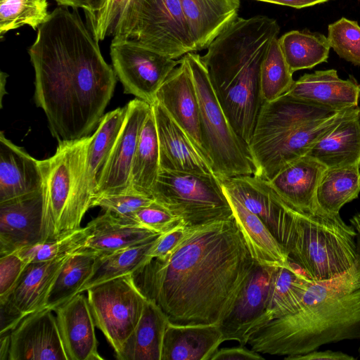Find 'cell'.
Here are the masks:
<instances>
[{"instance_id": "1", "label": "cell", "mask_w": 360, "mask_h": 360, "mask_svg": "<svg viewBox=\"0 0 360 360\" xmlns=\"http://www.w3.org/2000/svg\"><path fill=\"white\" fill-rule=\"evenodd\" d=\"M259 264L233 216L186 226L174 250L150 259L131 276L169 323L220 324Z\"/></svg>"}, {"instance_id": "2", "label": "cell", "mask_w": 360, "mask_h": 360, "mask_svg": "<svg viewBox=\"0 0 360 360\" xmlns=\"http://www.w3.org/2000/svg\"><path fill=\"white\" fill-rule=\"evenodd\" d=\"M34 70V101L58 142L90 135L115 90L117 76L77 8L58 6L28 49Z\"/></svg>"}, {"instance_id": "3", "label": "cell", "mask_w": 360, "mask_h": 360, "mask_svg": "<svg viewBox=\"0 0 360 360\" xmlns=\"http://www.w3.org/2000/svg\"><path fill=\"white\" fill-rule=\"evenodd\" d=\"M279 31L276 20L267 16L238 17L200 56L229 122L248 146L264 102L262 64Z\"/></svg>"}, {"instance_id": "4", "label": "cell", "mask_w": 360, "mask_h": 360, "mask_svg": "<svg viewBox=\"0 0 360 360\" xmlns=\"http://www.w3.org/2000/svg\"><path fill=\"white\" fill-rule=\"evenodd\" d=\"M358 108L335 110L287 94L264 101L248 144L254 175L269 181Z\"/></svg>"}, {"instance_id": "5", "label": "cell", "mask_w": 360, "mask_h": 360, "mask_svg": "<svg viewBox=\"0 0 360 360\" xmlns=\"http://www.w3.org/2000/svg\"><path fill=\"white\" fill-rule=\"evenodd\" d=\"M353 339H360V288L273 319L254 330L247 345L260 354L292 356Z\"/></svg>"}, {"instance_id": "6", "label": "cell", "mask_w": 360, "mask_h": 360, "mask_svg": "<svg viewBox=\"0 0 360 360\" xmlns=\"http://www.w3.org/2000/svg\"><path fill=\"white\" fill-rule=\"evenodd\" d=\"M357 233L340 214L320 207L302 210L291 205L281 247L290 261L312 281L338 276L358 257Z\"/></svg>"}, {"instance_id": "7", "label": "cell", "mask_w": 360, "mask_h": 360, "mask_svg": "<svg viewBox=\"0 0 360 360\" xmlns=\"http://www.w3.org/2000/svg\"><path fill=\"white\" fill-rule=\"evenodd\" d=\"M91 139L89 135L59 142L53 156L39 160L43 179L42 241L57 239L81 228L85 213L79 202V182Z\"/></svg>"}, {"instance_id": "8", "label": "cell", "mask_w": 360, "mask_h": 360, "mask_svg": "<svg viewBox=\"0 0 360 360\" xmlns=\"http://www.w3.org/2000/svg\"><path fill=\"white\" fill-rule=\"evenodd\" d=\"M184 56L198 96L203 148L214 174L220 179L254 175L255 167L248 146L229 122L200 56L190 52Z\"/></svg>"}, {"instance_id": "9", "label": "cell", "mask_w": 360, "mask_h": 360, "mask_svg": "<svg viewBox=\"0 0 360 360\" xmlns=\"http://www.w3.org/2000/svg\"><path fill=\"white\" fill-rule=\"evenodd\" d=\"M151 197L177 216L185 226L233 216L221 180L215 174L160 169Z\"/></svg>"}, {"instance_id": "10", "label": "cell", "mask_w": 360, "mask_h": 360, "mask_svg": "<svg viewBox=\"0 0 360 360\" xmlns=\"http://www.w3.org/2000/svg\"><path fill=\"white\" fill-rule=\"evenodd\" d=\"M86 292L96 326L117 353L138 324L147 299L131 275L103 282Z\"/></svg>"}, {"instance_id": "11", "label": "cell", "mask_w": 360, "mask_h": 360, "mask_svg": "<svg viewBox=\"0 0 360 360\" xmlns=\"http://www.w3.org/2000/svg\"><path fill=\"white\" fill-rule=\"evenodd\" d=\"M114 72L125 94L150 105L162 84L180 63L136 40L114 37L110 44Z\"/></svg>"}, {"instance_id": "12", "label": "cell", "mask_w": 360, "mask_h": 360, "mask_svg": "<svg viewBox=\"0 0 360 360\" xmlns=\"http://www.w3.org/2000/svg\"><path fill=\"white\" fill-rule=\"evenodd\" d=\"M129 39L172 59L195 52L180 0H139Z\"/></svg>"}, {"instance_id": "13", "label": "cell", "mask_w": 360, "mask_h": 360, "mask_svg": "<svg viewBox=\"0 0 360 360\" xmlns=\"http://www.w3.org/2000/svg\"><path fill=\"white\" fill-rule=\"evenodd\" d=\"M73 252L51 261L26 265L12 290L0 300L1 335L9 333L25 317L41 309L53 279Z\"/></svg>"}, {"instance_id": "14", "label": "cell", "mask_w": 360, "mask_h": 360, "mask_svg": "<svg viewBox=\"0 0 360 360\" xmlns=\"http://www.w3.org/2000/svg\"><path fill=\"white\" fill-rule=\"evenodd\" d=\"M127 105L125 122L101 172L95 197L132 192L130 179L133 160L142 128L152 107L139 98L131 100Z\"/></svg>"}, {"instance_id": "15", "label": "cell", "mask_w": 360, "mask_h": 360, "mask_svg": "<svg viewBox=\"0 0 360 360\" xmlns=\"http://www.w3.org/2000/svg\"><path fill=\"white\" fill-rule=\"evenodd\" d=\"M53 311L32 313L9 332L7 360H68Z\"/></svg>"}, {"instance_id": "16", "label": "cell", "mask_w": 360, "mask_h": 360, "mask_svg": "<svg viewBox=\"0 0 360 360\" xmlns=\"http://www.w3.org/2000/svg\"><path fill=\"white\" fill-rule=\"evenodd\" d=\"M158 133L160 169L214 174L205 153L157 101L151 105Z\"/></svg>"}, {"instance_id": "17", "label": "cell", "mask_w": 360, "mask_h": 360, "mask_svg": "<svg viewBox=\"0 0 360 360\" xmlns=\"http://www.w3.org/2000/svg\"><path fill=\"white\" fill-rule=\"evenodd\" d=\"M220 180L226 191L261 219L281 245L291 205L275 191L269 181L255 175Z\"/></svg>"}, {"instance_id": "18", "label": "cell", "mask_w": 360, "mask_h": 360, "mask_svg": "<svg viewBox=\"0 0 360 360\" xmlns=\"http://www.w3.org/2000/svg\"><path fill=\"white\" fill-rule=\"evenodd\" d=\"M39 191L0 202V256L42 241Z\"/></svg>"}, {"instance_id": "19", "label": "cell", "mask_w": 360, "mask_h": 360, "mask_svg": "<svg viewBox=\"0 0 360 360\" xmlns=\"http://www.w3.org/2000/svg\"><path fill=\"white\" fill-rule=\"evenodd\" d=\"M278 266L259 264L239 295L230 314L220 323L224 341L246 345L266 309L271 281Z\"/></svg>"}, {"instance_id": "20", "label": "cell", "mask_w": 360, "mask_h": 360, "mask_svg": "<svg viewBox=\"0 0 360 360\" xmlns=\"http://www.w3.org/2000/svg\"><path fill=\"white\" fill-rule=\"evenodd\" d=\"M156 101L205 153L201 136L198 96L190 68L184 56L180 58L179 65L170 73L158 91Z\"/></svg>"}, {"instance_id": "21", "label": "cell", "mask_w": 360, "mask_h": 360, "mask_svg": "<svg viewBox=\"0 0 360 360\" xmlns=\"http://www.w3.org/2000/svg\"><path fill=\"white\" fill-rule=\"evenodd\" d=\"M68 360H101L87 296L79 293L54 309Z\"/></svg>"}, {"instance_id": "22", "label": "cell", "mask_w": 360, "mask_h": 360, "mask_svg": "<svg viewBox=\"0 0 360 360\" xmlns=\"http://www.w3.org/2000/svg\"><path fill=\"white\" fill-rule=\"evenodd\" d=\"M127 110L126 105L103 115L92 135L79 182V199L85 214L91 208L99 177L123 127Z\"/></svg>"}, {"instance_id": "23", "label": "cell", "mask_w": 360, "mask_h": 360, "mask_svg": "<svg viewBox=\"0 0 360 360\" xmlns=\"http://www.w3.org/2000/svg\"><path fill=\"white\" fill-rule=\"evenodd\" d=\"M293 97L340 110L358 106L360 85L355 79H340L334 69L304 74L286 93Z\"/></svg>"}, {"instance_id": "24", "label": "cell", "mask_w": 360, "mask_h": 360, "mask_svg": "<svg viewBox=\"0 0 360 360\" xmlns=\"http://www.w3.org/2000/svg\"><path fill=\"white\" fill-rule=\"evenodd\" d=\"M39 160L0 134V202L42 189Z\"/></svg>"}, {"instance_id": "25", "label": "cell", "mask_w": 360, "mask_h": 360, "mask_svg": "<svg viewBox=\"0 0 360 360\" xmlns=\"http://www.w3.org/2000/svg\"><path fill=\"white\" fill-rule=\"evenodd\" d=\"M327 167L306 155L284 166L269 181L275 191L288 204L302 210L319 208L316 193Z\"/></svg>"}, {"instance_id": "26", "label": "cell", "mask_w": 360, "mask_h": 360, "mask_svg": "<svg viewBox=\"0 0 360 360\" xmlns=\"http://www.w3.org/2000/svg\"><path fill=\"white\" fill-rule=\"evenodd\" d=\"M224 342L219 324L181 326L168 322L161 360H210Z\"/></svg>"}, {"instance_id": "27", "label": "cell", "mask_w": 360, "mask_h": 360, "mask_svg": "<svg viewBox=\"0 0 360 360\" xmlns=\"http://www.w3.org/2000/svg\"><path fill=\"white\" fill-rule=\"evenodd\" d=\"M195 51L207 49L238 17L240 0H180Z\"/></svg>"}, {"instance_id": "28", "label": "cell", "mask_w": 360, "mask_h": 360, "mask_svg": "<svg viewBox=\"0 0 360 360\" xmlns=\"http://www.w3.org/2000/svg\"><path fill=\"white\" fill-rule=\"evenodd\" d=\"M307 155L327 168L360 167V108L318 141Z\"/></svg>"}, {"instance_id": "29", "label": "cell", "mask_w": 360, "mask_h": 360, "mask_svg": "<svg viewBox=\"0 0 360 360\" xmlns=\"http://www.w3.org/2000/svg\"><path fill=\"white\" fill-rule=\"evenodd\" d=\"M88 236L82 248L102 254L133 246L162 233L124 220L108 211L87 224Z\"/></svg>"}, {"instance_id": "30", "label": "cell", "mask_w": 360, "mask_h": 360, "mask_svg": "<svg viewBox=\"0 0 360 360\" xmlns=\"http://www.w3.org/2000/svg\"><path fill=\"white\" fill-rule=\"evenodd\" d=\"M288 266L276 268L265 311L252 332L273 319L292 314L300 310L302 298L314 281L295 263L290 260Z\"/></svg>"}, {"instance_id": "31", "label": "cell", "mask_w": 360, "mask_h": 360, "mask_svg": "<svg viewBox=\"0 0 360 360\" xmlns=\"http://www.w3.org/2000/svg\"><path fill=\"white\" fill-rule=\"evenodd\" d=\"M168 320L162 311L147 300L135 329L115 354L119 360H161Z\"/></svg>"}, {"instance_id": "32", "label": "cell", "mask_w": 360, "mask_h": 360, "mask_svg": "<svg viewBox=\"0 0 360 360\" xmlns=\"http://www.w3.org/2000/svg\"><path fill=\"white\" fill-rule=\"evenodd\" d=\"M224 190L233 216L256 261L261 265L288 266V256L261 219L248 210L233 194L224 188Z\"/></svg>"}, {"instance_id": "33", "label": "cell", "mask_w": 360, "mask_h": 360, "mask_svg": "<svg viewBox=\"0 0 360 360\" xmlns=\"http://www.w3.org/2000/svg\"><path fill=\"white\" fill-rule=\"evenodd\" d=\"M98 253L83 249L74 251L60 268L41 309H54L78 295L91 275Z\"/></svg>"}, {"instance_id": "34", "label": "cell", "mask_w": 360, "mask_h": 360, "mask_svg": "<svg viewBox=\"0 0 360 360\" xmlns=\"http://www.w3.org/2000/svg\"><path fill=\"white\" fill-rule=\"evenodd\" d=\"M160 171L159 143L155 116L151 108L142 128L133 160L131 191L151 197Z\"/></svg>"}, {"instance_id": "35", "label": "cell", "mask_w": 360, "mask_h": 360, "mask_svg": "<svg viewBox=\"0 0 360 360\" xmlns=\"http://www.w3.org/2000/svg\"><path fill=\"white\" fill-rule=\"evenodd\" d=\"M159 236L133 246L99 254L91 275L78 294L103 282L131 275L150 259L149 251Z\"/></svg>"}, {"instance_id": "36", "label": "cell", "mask_w": 360, "mask_h": 360, "mask_svg": "<svg viewBox=\"0 0 360 360\" xmlns=\"http://www.w3.org/2000/svg\"><path fill=\"white\" fill-rule=\"evenodd\" d=\"M360 193V167L346 166L327 168L316 193L319 207L330 214H339L346 204Z\"/></svg>"}, {"instance_id": "37", "label": "cell", "mask_w": 360, "mask_h": 360, "mask_svg": "<svg viewBox=\"0 0 360 360\" xmlns=\"http://www.w3.org/2000/svg\"><path fill=\"white\" fill-rule=\"evenodd\" d=\"M285 60L293 73L309 69L325 62L330 45L323 34L307 31L292 30L278 38Z\"/></svg>"}, {"instance_id": "38", "label": "cell", "mask_w": 360, "mask_h": 360, "mask_svg": "<svg viewBox=\"0 0 360 360\" xmlns=\"http://www.w3.org/2000/svg\"><path fill=\"white\" fill-rule=\"evenodd\" d=\"M139 0H105L95 12L86 15V25L94 38L129 39Z\"/></svg>"}, {"instance_id": "39", "label": "cell", "mask_w": 360, "mask_h": 360, "mask_svg": "<svg viewBox=\"0 0 360 360\" xmlns=\"http://www.w3.org/2000/svg\"><path fill=\"white\" fill-rule=\"evenodd\" d=\"M292 74L277 37L271 43L261 67L260 88L264 101H272L285 94L294 82Z\"/></svg>"}, {"instance_id": "40", "label": "cell", "mask_w": 360, "mask_h": 360, "mask_svg": "<svg viewBox=\"0 0 360 360\" xmlns=\"http://www.w3.org/2000/svg\"><path fill=\"white\" fill-rule=\"evenodd\" d=\"M47 0H0V35L28 25L36 30L49 18Z\"/></svg>"}, {"instance_id": "41", "label": "cell", "mask_w": 360, "mask_h": 360, "mask_svg": "<svg viewBox=\"0 0 360 360\" xmlns=\"http://www.w3.org/2000/svg\"><path fill=\"white\" fill-rule=\"evenodd\" d=\"M87 226L57 239L46 240L15 251L27 264L55 259L82 248L88 236Z\"/></svg>"}, {"instance_id": "42", "label": "cell", "mask_w": 360, "mask_h": 360, "mask_svg": "<svg viewBox=\"0 0 360 360\" xmlns=\"http://www.w3.org/2000/svg\"><path fill=\"white\" fill-rule=\"evenodd\" d=\"M327 38L340 58L360 65V27L356 21L342 18L329 25Z\"/></svg>"}, {"instance_id": "43", "label": "cell", "mask_w": 360, "mask_h": 360, "mask_svg": "<svg viewBox=\"0 0 360 360\" xmlns=\"http://www.w3.org/2000/svg\"><path fill=\"white\" fill-rule=\"evenodd\" d=\"M153 201L151 197L127 192L96 196L92 201L91 207H100L104 211L110 212L124 220L132 221V217L139 209Z\"/></svg>"}, {"instance_id": "44", "label": "cell", "mask_w": 360, "mask_h": 360, "mask_svg": "<svg viewBox=\"0 0 360 360\" xmlns=\"http://www.w3.org/2000/svg\"><path fill=\"white\" fill-rule=\"evenodd\" d=\"M131 220L158 233H164L182 224L177 216L155 200L150 205L139 209L134 214Z\"/></svg>"}, {"instance_id": "45", "label": "cell", "mask_w": 360, "mask_h": 360, "mask_svg": "<svg viewBox=\"0 0 360 360\" xmlns=\"http://www.w3.org/2000/svg\"><path fill=\"white\" fill-rule=\"evenodd\" d=\"M27 264L17 252L0 256V300L12 290Z\"/></svg>"}, {"instance_id": "46", "label": "cell", "mask_w": 360, "mask_h": 360, "mask_svg": "<svg viewBox=\"0 0 360 360\" xmlns=\"http://www.w3.org/2000/svg\"><path fill=\"white\" fill-rule=\"evenodd\" d=\"M186 231V226L179 224L169 231L160 234L149 251V258L163 257L171 252L179 245Z\"/></svg>"}, {"instance_id": "47", "label": "cell", "mask_w": 360, "mask_h": 360, "mask_svg": "<svg viewBox=\"0 0 360 360\" xmlns=\"http://www.w3.org/2000/svg\"><path fill=\"white\" fill-rule=\"evenodd\" d=\"M263 360L260 353L248 349L245 345L218 349L210 360Z\"/></svg>"}, {"instance_id": "48", "label": "cell", "mask_w": 360, "mask_h": 360, "mask_svg": "<svg viewBox=\"0 0 360 360\" xmlns=\"http://www.w3.org/2000/svg\"><path fill=\"white\" fill-rule=\"evenodd\" d=\"M286 360H354L356 358L341 352L314 350L304 354L285 356Z\"/></svg>"}, {"instance_id": "49", "label": "cell", "mask_w": 360, "mask_h": 360, "mask_svg": "<svg viewBox=\"0 0 360 360\" xmlns=\"http://www.w3.org/2000/svg\"><path fill=\"white\" fill-rule=\"evenodd\" d=\"M276 4L282 6H287L296 8H301L321 4L328 0H257Z\"/></svg>"}, {"instance_id": "50", "label": "cell", "mask_w": 360, "mask_h": 360, "mask_svg": "<svg viewBox=\"0 0 360 360\" xmlns=\"http://www.w3.org/2000/svg\"><path fill=\"white\" fill-rule=\"evenodd\" d=\"M105 0H84L82 9L85 15H89L98 10L105 3Z\"/></svg>"}, {"instance_id": "51", "label": "cell", "mask_w": 360, "mask_h": 360, "mask_svg": "<svg viewBox=\"0 0 360 360\" xmlns=\"http://www.w3.org/2000/svg\"><path fill=\"white\" fill-rule=\"evenodd\" d=\"M60 6H66L72 8H83L84 0H55Z\"/></svg>"}, {"instance_id": "52", "label": "cell", "mask_w": 360, "mask_h": 360, "mask_svg": "<svg viewBox=\"0 0 360 360\" xmlns=\"http://www.w3.org/2000/svg\"><path fill=\"white\" fill-rule=\"evenodd\" d=\"M351 225L354 228L357 233V238L360 240V214L353 216L350 220Z\"/></svg>"}, {"instance_id": "53", "label": "cell", "mask_w": 360, "mask_h": 360, "mask_svg": "<svg viewBox=\"0 0 360 360\" xmlns=\"http://www.w3.org/2000/svg\"><path fill=\"white\" fill-rule=\"evenodd\" d=\"M359 355H360V346H359Z\"/></svg>"}]
</instances>
